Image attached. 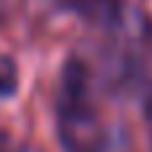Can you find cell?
Listing matches in <instances>:
<instances>
[{
	"label": "cell",
	"instance_id": "obj_1",
	"mask_svg": "<svg viewBox=\"0 0 152 152\" xmlns=\"http://www.w3.org/2000/svg\"><path fill=\"white\" fill-rule=\"evenodd\" d=\"M147 128H150V139H152V96L147 99Z\"/></svg>",
	"mask_w": 152,
	"mask_h": 152
},
{
	"label": "cell",
	"instance_id": "obj_2",
	"mask_svg": "<svg viewBox=\"0 0 152 152\" xmlns=\"http://www.w3.org/2000/svg\"><path fill=\"white\" fill-rule=\"evenodd\" d=\"M5 152H40L37 147H16V150H5Z\"/></svg>",
	"mask_w": 152,
	"mask_h": 152
},
{
	"label": "cell",
	"instance_id": "obj_3",
	"mask_svg": "<svg viewBox=\"0 0 152 152\" xmlns=\"http://www.w3.org/2000/svg\"><path fill=\"white\" fill-rule=\"evenodd\" d=\"M3 147H5V136H0V152H5Z\"/></svg>",
	"mask_w": 152,
	"mask_h": 152
},
{
	"label": "cell",
	"instance_id": "obj_4",
	"mask_svg": "<svg viewBox=\"0 0 152 152\" xmlns=\"http://www.w3.org/2000/svg\"><path fill=\"white\" fill-rule=\"evenodd\" d=\"M0 13H3V0H0Z\"/></svg>",
	"mask_w": 152,
	"mask_h": 152
}]
</instances>
